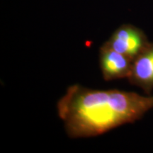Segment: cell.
Masks as SVG:
<instances>
[{
  "mask_svg": "<svg viewBox=\"0 0 153 153\" xmlns=\"http://www.w3.org/2000/svg\"><path fill=\"white\" fill-rule=\"evenodd\" d=\"M153 108V96L118 89L98 90L73 85L59 99L57 111L70 138L104 134L134 123Z\"/></svg>",
  "mask_w": 153,
  "mask_h": 153,
  "instance_id": "obj_1",
  "label": "cell"
},
{
  "mask_svg": "<svg viewBox=\"0 0 153 153\" xmlns=\"http://www.w3.org/2000/svg\"><path fill=\"white\" fill-rule=\"evenodd\" d=\"M150 43L143 30L131 24H123L115 30L103 45L133 60Z\"/></svg>",
  "mask_w": 153,
  "mask_h": 153,
  "instance_id": "obj_2",
  "label": "cell"
},
{
  "mask_svg": "<svg viewBox=\"0 0 153 153\" xmlns=\"http://www.w3.org/2000/svg\"><path fill=\"white\" fill-rule=\"evenodd\" d=\"M131 85L150 95L153 89V43L146 47L132 61L131 72L127 78Z\"/></svg>",
  "mask_w": 153,
  "mask_h": 153,
  "instance_id": "obj_3",
  "label": "cell"
},
{
  "mask_svg": "<svg viewBox=\"0 0 153 153\" xmlns=\"http://www.w3.org/2000/svg\"><path fill=\"white\" fill-rule=\"evenodd\" d=\"M99 66L106 81L128 77L132 60L110 48L101 45L99 49Z\"/></svg>",
  "mask_w": 153,
  "mask_h": 153,
  "instance_id": "obj_4",
  "label": "cell"
}]
</instances>
